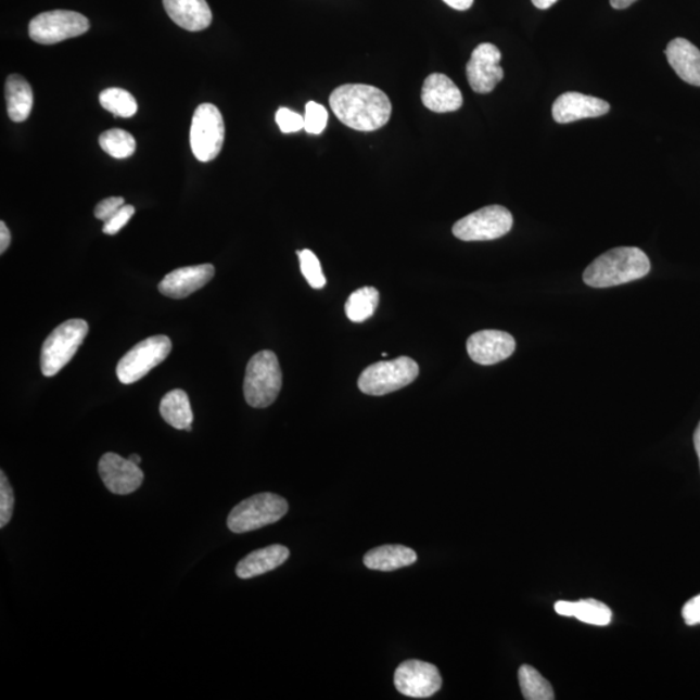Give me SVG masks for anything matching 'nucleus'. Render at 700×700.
Wrapping results in <instances>:
<instances>
[{
    "label": "nucleus",
    "mask_w": 700,
    "mask_h": 700,
    "mask_svg": "<svg viewBox=\"0 0 700 700\" xmlns=\"http://www.w3.org/2000/svg\"><path fill=\"white\" fill-rule=\"evenodd\" d=\"M11 244V232L7 225L2 221L0 222V253H3L9 250Z\"/></svg>",
    "instance_id": "c9c22d12"
},
{
    "label": "nucleus",
    "mask_w": 700,
    "mask_h": 700,
    "mask_svg": "<svg viewBox=\"0 0 700 700\" xmlns=\"http://www.w3.org/2000/svg\"><path fill=\"white\" fill-rule=\"evenodd\" d=\"M516 348V339L510 333L498 330L479 331L467 340L470 358L473 362L484 366L505 361Z\"/></svg>",
    "instance_id": "4468645a"
},
{
    "label": "nucleus",
    "mask_w": 700,
    "mask_h": 700,
    "mask_svg": "<svg viewBox=\"0 0 700 700\" xmlns=\"http://www.w3.org/2000/svg\"><path fill=\"white\" fill-rule=\"evenodd\" d=\"M215 272V266L211 264L186 266L169 272L158 284V291L166 297L186 298L208 284Z\"/></svg>",
    "instance_id": "dca6fc26"
},
{
    "label": "nucleus",
    "mask_w": 700,
    "mask_h": 700,
    "mask_svg": "<svg viewBox=\"0 0 700 700\" xmlns=\"http://www.w3.org/2000/svg\"><path fill=\"white\" fill-rule=\"evenodd\" d=\"M277 124L283 135H291L305 129V118L289 109H279L276 115Z\"/></svg>",
    "instance_id": "2f4dec72"
},
{
    "label": "nucleus",
    "mask_w": 700,
    "mask_h": 700,
    "mask_svg": "<svg viewBox=\"0 0 700 700\" xmlns=\"http://www.w3.org/2000/svg\"><path fill=\"white\" fill-rule=\"evenodd\" d=\"M129 459L131 462H135L136 464H140V462H142V458H140L138 455H131Z\"/></svg>",
    "instance_id": "a19ab883"
},
{
    "label": "nucleus",
    "mask_w": 700,
    "mask_h": 700,
    "mask_svg": "<svg viewBox=\"0 0 700 700\" xmlns=\"http://www.w3.org/2000/svg\"><path fill=\"white\" fill-rule=\"evenodd\" d=\"M300 259V269L303 276L313 289L321 290L326 285V277L322 271L321 263L318 257L310 250L297 252Z\"/></svg>",
    "instance_id": "c85d7f7f"
},
{
    "label": "nucleus",
    "mask_w": 700,
    "mask_h": 700,
    "mask_svg": "<svg viewBox=\"0 0 700 700\" xmlns=\"http://www.w3.org/2000/svg\"><path fill=\"white\" fill-rule=\"evenodd\" d=\"M422 102L425 109L436 113L456 112L463 104L461 90L448 76L433 73L425 78L422 89Z\"/></svg>",
    "instance_id": "f3484780"
},
{
    "label": "nucleus",
    "mask_w": 700,
    "mask_h": 700,
    "mask_svg": "<svg viewBox=\"0 0 700 700\" xmlns=\"http://www.w3.org/2000/svg\"><path fill=\"white\" fill-rule=\"evenodd\" d=\"M557 2L558 0H532L533 5L537 7L538 10H548Z\"/></svg>",
    "instance_id": "58836bf2"
},
{
    "label": "nucleus",
    "mask_w": 700,
    "mask_h": 700,
    "mask_svg": "<svg viewBox=\"0 0 700 700\" xmlns=\"http://www.w3.org/2000/svg\"><path fill=\"white\" fill-rule=\"evenodd\" d=\"M7 111L13 123H24L28 119L35 103L31 86L18 75H12L5 82Z\"/></svg>",
    "instance_id": "4be33fe9"
},
{
    "label": "nucleus",
    "mask_w": 700,
    "mask_h": 700,
    "mask_svg": "<svg viewBox=\"0 0 700 700\" xmlns=\"http://www.w3.org/2000/svg\"><path fill=\"white\" fill-rule=\"evenodd\" d=\"M520 689L526 700H552L555 690H552L548 679L542 676V673L531 665H522L519 670Z\"/></svg>",
    "instance_id": "a878e982"
},
{
    "label": "nucleus",
    "mask_w": 700,
    "mask_h": 700,
    "mask_svg": "<svg viewBox=\"0 0 700 700\" xmlns=\"http://www.w3.org/2000/svg\"><path fill=\"white\" fill-rule=\"evenodd\" d=\"M99 144L105 153L115 158H128L135 155L137 143L130 132L123 129H111L99 138Z\"/></svg>",
    "instance_id": "cd10ccee"
},
{
    "label": "nucleus",
    "mask_w": 700,
    "mask_h": 700,
    "mask_svg": "<svg viewBox=\"0 0 700 700\" xmlns=\"http://www.w3.org/2000/svg\"><path fill=\"white\" fill-rule=\"evenodd\" d=\"M501 51L495 44L482 43L473 50L466 66L467 79L471 89L478 93H489L504 79Z\"/></svg>",
    "instance_id": "f8f14e48"
},
{
    "label": "nucleus",
    "mask_w": 700,
    "mask_h": 700,
    "mask_svg": "<svg viewBox=\"0 0 700 700\" xmlns=\"http://www.w3.org/2000/svg\"><path fill=\"white\" fill-rule=\"evenodd\" d=\"M289 512V504L275 493H259L236 506L228 518L229 530L245 533L275 524Z\"/></svg>",
    "instance_id": "39448f33"
},
{
    "label": "nucleus",
    "mask_w": 700,
    "mask_h": 700,
    "mask_svg": "<svg viewBox=\"0 0 700 700\" xmlns=\"http://www.w3.org/2000/svg\"><path fill=\"white\" fill-rule=\"evenodd\" d=\"M683 618L685 623L688 625L700 624V596L690 599V601L684 606Z\"/></svg>",
    "instance_id": "f704fd0d"
},
{
    "label": "nucleus",
    "mask_w": 700,
    "mask_h": 700,
    "mask_svg": "<svg viewBox=\"0 0 700 700\" xmlns=\"http://www.w3.org/2000/svg\"><path fill=\"white\" fill-rule=\"evenodd\" d=\"M160 415L165 422L177 430L192 431L193 412L189 395L182 390H173L160 404Z\"/></svg>",
    "instance_id": "b1692460"
},
{
    "label": "nucleus",
    "mask_w": 700,
    "mask_h": 700,
    "mask_svg": "<svg viewBox=\"0 0 700 700\" xmlns=\"http://www.w3.org/2000/svg\"><path fill=\"white\" fill-rule=\"evenodd\" d=\"M417 559V552L404 545H384L370 550L364 563L370 570L390 572L415 564Z\"/></svg>",
    "instance_id": "412c9836"
},
{
    "label": "nucleus",
    "mask_w": 700,
    "mask_h": 700,
    "mask_svg": "<svg viewBox=\"0 0 700 700\" xmlns=\"http://www.w3.org/2000/svg\"><path fill=\"white\" fill-rule=\"evenodd\" d=\"M395 686L405 697L430 698L442 689L443 678L437 666L412 659L398 665Z\"/></svg>",
    "instance_id": "9b49d317"
},
{
    "label": "nucleus",
    "mask_w": 700,
    "mask_h": 700,
    "mask_svg": "<svg viewBox=\"0 0 700 700\" xmlns=\"http://www.w3.org/2000/svg\"><path fill=\"white\" fill-rule=\"evenodd\" d=\"M98 471L106 489L113 495L126 496L135 493L143 484L144 473L139 464L123 458L116 453H105L100 458Z\"/></svg>",
    "instance_id": "ddd939ff"
},
{
    "label": "nucleus",
    "mask_w": 700,
    "mask_h": 700,
    "mask_svg": "<svg viewBox=\"0 0 700 700\" xmlns=\"http://www.w3.org/2000/svg\"><path fill=\"white\" fill-rule=\"evenodd\" d=\"M90 22L75 11H50L36 16L29 24V36L39 44H55L85 35Z\"/></svg>",
    "instance_id": "9d476101"
},
{
    "label": "nucleus",
    "mask_w": 700,
    "mask_h": 700,
    "mask_svg": "<svg viewBox=\"0 0 700 700\" xmlns=\"http://www.w3.org/2000/svg\"><path fill=\"white\" fill-rule=\"evenodd\" d=\"M637 0H610L611 5L615 10H625L628 9L633 3H636Z\"/></svg>",
    "instance_id": "4c0bfd02"
},
{
    "label": "nucleus",
    "mask_w": 700,
    "mask_h": 700,
    "mask_svg": "<svg viewBox=\"0 0 700 700\" xmlns=\"http://www.w3.org/2000/svg\"><path fill=\"white\" fill-rule=\"evenodd\" d=\"M610 104L603 99L585 96L582 92H565L552 104V118L558 124H570L584 118L607 115Z\"/></svg>",
    "instance_id": "2eb2a0df"
},
{
    "label": "nucleus",
    "mask_w": 700,
    "mask_h": 700,
    "mask_svg": "<svg viewBox=\"0 0 700 700\" xmlns=\"http://www.w3.org/2000/svg\"><path fill=\"white\" fill-rule=\"evenodd\" d=\"M330 106L340 122L358 131L382 129L392 115L390 98L369 85L340 86L331 93Z\"/></svg>",
    "instance_id": "f257e3e1"
},
{
    "label": "nucleus",
    "mask_w": 700,
    "mask_h": 700,
    "mask_svg": "<svg viewBox=\"0 0 700 700\" xmlns=\"http://www.w3.org/2000/svg\"><path fill=\"white\" fill-rule=\"evenodd\" d=\"M665 56L683 81L700 88V51L697 46L685 38L673 39L666 46Z\"/></svg>",
    "instance_id": "a211bd4d"
},
{
    "label": "nucleus",
    "mask_w": 700,
    "mask_h": 700,
    "mask_svg": "<svg viewBox=\"0 0 700 700\" xmlns=\"http://www.w3.org/2000/svg\"><path fill=\"white\" fill-rule=\"evenodd\" d=\"M225 123L221 112L211 103L200 104L193 113L190 144L193 155L202 163L213 162L222 150Z\"/></svg>",
    "instance_id": "0eeeda50"
},
{
    "label": "nucleus",
    "mask_w": 700,
    "mask_h": 700,
    "mask_svg": "<svg viewBox=\"0 0 700 700\" xmlns=\"http://www.w3.org/2000/svg\"><path fill=\"white\" fill-rule=\"evenodd\" d=\"M135 206L125 204L115 216L104 222L103 232L106 233V236H116L119 230H123L125 226L128 225L131 217L135 216Z\"/></svg>",
    "instance_id": "473e14b6"
},
{
    "label": "nucleus",
    "mask_w": 700,
    "mask_h": 700,
    "mask_svg": "<svg viewBox=\"0 0 700 700\" xmlns=\"http://www.w3.org/2000/svg\"><path fill=\"white\" fill-rule=\"evenodd\" d=\"M695 445H696V450H697V455L700 463V423L698 424L695 433Z\"/></svg>",
    "instance_id": "ea45409f"
},
{
    "label": "nucleus",
    "mask_w": 700,
    "mask_h": 700,
    "mask_svg": "<svg viewBox=\"0 0 700 700\" xmlns=\"http://www.w3.org/2000/svg\"><path fill=\"white\" fill-rule=\"evenodd\" d=\"M513 219L509 209L489 205L466 216L453 226V233L463 242H488L510 232Z\"/></svg>",
    "instance_id": "1a4fd4ad"
},
{
    "label": "nucleus",
    "mask_w": 700,
    "mask_h": 700,
    "mask_svg": "<svg viewBox=\"0 0 700 700\" xmlns=\"http://www.w3.org/2000/svg\"><path fill=\"white\" fill-rule=\"evenodd\" d=\"M651 264L642 250L619 246L597 257L584 271V282L593 289H609L649 275Z\"/></svg>",
    "instance_id": "f03ea898"
},
{
    "label": "nucleus",
    "mask_w": 700,
    "mask_h": 700,
    "mask_svg": "<svg viewBox=\"0 0 700 700\" xmlns=\"http://www.w3.org/2000/svg\"><path fill=\"white\" fill-rule=\"evenodd\" d=\"M168 16L182 29L202 31L212 23L213 15L206 0H163Z\"/></svg>",
    "instance_id": "6ab92c4d"
},
{
    "label": "nucleus",
    "mask_w": 700,
    "mask_h": 700,
    "mask_svg": "<svg viewBox=\"0 0 700 700\" xmlns=\"http://www.w3.org/2000/svg\"><path fill=\"white\" fill-rule=\"evenodd\" d=\"M305 130L311 136L322 135L329 123V112L322 104L309 102L305 105Z\"/></svg>",
    "instance_id": "c756f323"
},
{
    "label": "nucleus",
    "mask_w": 700,
    "mask_h": 700,
    "mask_svg": "<svg viewBox=\"0 0 700 700\" xmlns=\"http://www.w3.org/2000/svg\"><path fill=\"white\" fill-rule=\"evenodd\" d=\"M15 509V495L4 471L0 472V529H4L12 519Z\"/></svg>",
    "instance_id": "7c9ffc66"
},
{
    "label": "nucleus",
    "mask_w": 700,
    "mask_h": 700,
    "mask_svg": "<svg viewBox=\"0 0 700 700\" xmlns=\"http://www.w3.org/2000/svg\"><path fill=\"white\" fill-rule=\"evenodd\" d=\"M555 609L560 616L576 618L580 622L590 625L606 626L612 620L609 607L596 599L578 602L558 601Z\"/></svg>",
    "instance_id": "5701e85b"
},
{
    "label": "nucleus",
    "mask_w": 700,
    "mask_h": 700,
    "mask_svg": "<svg viewBox=\"0 0 700 700\" xmlns=\"http://www.w3.org/2000/svg\"><path fill=\"white\" fill-rule=\"evenodd\" d=\"M445 4L451 7L453 10L467 11L471 9L473 0H443Z\"/></svg>",
    "instance_id": "e433bc0d"
},
{
    "label": "nucleus",
    "mask_w": 700,
    "mask_h": 700,
    "mask_svg": "<svg viewBox=\"0 0 700 700\" xmlns=\"http://www.w3.org/2000/svg\"><path fill=\"white\" fill-rule=\"evenodd\" d=\"M99 102L116 117L130 118L138 112V103L129 91L111 88L100 93Z\"/></svg>",
    "instance_id": "bb28decb"
},
{
    "label": "nucleus",
    "mask_w": 700,
    "mask_h": 700,
    "mask_svg": "<svg viewBox=\"0 0 700 700\" xmlns=\"http://www.w3.org/2000/svg\"><path fill=\"white\" fill-rule=\"evenodd\" d=\"M124 205L125 200L123 198L115 196L104 199L97 205L96 217L100 219V221L106 222L109 221V219L115 216Z\"/></svg>",
    "instance_id": "72a5a7b5"
},
{
    "label": "nucleus",
    "mask_w": 700,
    "mask_h": 700,
    "mask_svg": "<svg viewBox=\"0 0 700 700\" xmlns=\"http://www.w3.org/2000/svg\"><path fill=\"white\" fill-rule=\"evenodd\" d=\"M282 369L276 353L262 351L251 358L244 378V397L252 408H268L282 390Z\"/></svg>",
    "instance_id": "7ed1b4c3"
},
{
    "label": "nucleus",
    "mask_w": 700,
    "mask_h": 700,
    "mask_svg": "<svg viewBox=\"0 0 700 700\" xmlns=\"http://www.w3.org/2000/svg\"><path fill=\"white\" fill-rule=\"evenodd\" d=\"M379 291L373 287H362L352 293L345 304V315L352 322L361 323L373 316L379 305Z\"/></svg>",
    "instance_id": "393cba45"
},
{
    "label": "nucleus",
    "mask_w": 700,
    "mask_h": 700,
    "mask_svg": "<svg viewBox=\"0 0 700 700\" xmlns=\"http://www.w3.org/2000/svg\"><path fill=\"white\" fill-rule=\"evenodd\" d=\"M290 558V550L283 545H271L268 548L251 552L237 565V575L240 578H252L264 575L285 563Z\"/></svg>",
    "instance_id": "aec40b11"
},
{
    "label": "nucleus",
    "mask_w": 700,
    "mask_h": 700,
    "mask_svg": "<svg viewBox=\"0 0 700 700\" xmlns=\"http://www.w3.org/2000/svg\"><path fill=\"white\" fill-rule=\"evenodd\" d=\"M419 376V366L409 357L369 366L358 379V389L370 396H384L410 385Z\"/></svg>",
    "instance_id": "423d86ee"
},
{
    "label": "nucleus",
    "mask_w": 700,
    "mask_h": 700,
    "mask_svg": "<svg viewBox=\"0 0 700 700\" xmlns=\"http://www.w3.org/2000/svg\"><path fill=\"white\" fill-rule=\"evenodd\" d=\"M171 352V340L165 335L143 340L119 359L117 378L123 384L139 382L151 370L162 365Z\"/></svg>",
    "instance_id": "6e6552de"
},
{
    "label": "nucleus",
    "mask_w": 700,
    "mask_h": 700,
    "mask_svg": "<svg viewBox=\"0 0 700 700\" xmlns=\"http://www.w3.org/2000/svg\"><path fill=\"white\" fill-rule=\"evenodd\" d=\"M89 324L84 319H69L51 332L41 352V369L44 377L56 376L75 357L88 336Z\"/></svg>",
    "instance_id": "20e7f679"
}]
</instances>
